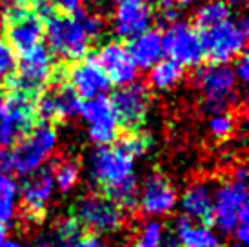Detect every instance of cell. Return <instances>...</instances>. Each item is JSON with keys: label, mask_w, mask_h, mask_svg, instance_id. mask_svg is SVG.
Instances as JSON below:
<instances>
[{"label": "cell", "mask_w": 249, "mask_h": 247, "mask_svg": "<svg viewBox=\"0 0 249 247\" xmlns=\"http://www.w3.org/2000/svg\"><path fill=\"white\" fill-rule=\"evenodd\" d=\"M44 38L48 42L51 55L66 62H78L88 56L91 38L78 15L53 13L44 18Z\"/></svg>", "instance_id": "cell-3"}, {"label": "cell", "mask_w": 249, "mask_h": 247, "mask_svg": "<svg viewBox=\"0 0 249 247\" xmlns=\"http://www.w3.org/2000/svg\"><path fill=\"white\" fill-rule=\"evenodd\" d=\"M29 247H53L51 246V240H49V236H38L33 240V244Z\"/></svg>", "instance_id": "cell-37"}, {"label": "cell", "mask_w": 249, "mask_h": 247, "mask_svg": "<svg viewBox=\"0 0 249 247\" xmlns=\"http://www.w3.org/2000/svg\"><path fill=\"white\" fill-rule=\"evenodd\" d=\"M88 175L122 211L139 206V182L135 160L117 144L97 145L88 157Z\"/></svg>", "instance_id": "cell-1"}, {"label": "cell", "mask_w": 249, "mask_h": 247, "mask_svg": "<svg viewBox=\"0 0 249 247\" xmlns=\"http://www.w3.org/2000/svg\"><path fill=\"white\" fill-rule=\"evenodd\" d=\"M231 18V7L226 0H206L195 13V24L198 31L218 26Z\"/></svg>", "instance_id": "cell-25"}, {"label": "cell", "mask_w": 249, "mask_h": 247, "mask_svg": "<svg viewBox=\"0 0 249 247\" xmlns=\"http://www.w3.org/2000/svg\"><path fill=\"white\" fill-rule=\"evenodd\" d=\"M164 240V229L157 220H147L140 226L129 247H160Z\"/></svg>", "instance_id": "cell-29"}, {"label": "cell", "mask_w": 249, "mask_h": 247, "mask_svg": "<svg viewBox=\"0 0 249 247\" xmlns=\"http://www.w3.org/2000/svg\"><path fill=\"white\" fill-rule=\"evenodd\" d=\"M117 2H122V0H117Z\"/></svg>", "instance_id": "cell-44"}, {"label": "cell", "mask_w": 249, "mask_h": 247, "mask_svg": "<svg viewBox=\"0 0 249 247\" xmlns=\"http://www.w3.org/2000/svg\"><path fill=\"white\" fill-rule=\"evenodd\" d=\"M2 247H22V244L18 240H9V238H7V240L2 244Z\"/></svg>", "instance_id": "cell-40"}, {"label": "cell", "mask_w": 249, "mask_h": 247, "mask_svg": "<svg viewBox=\"0 0 249 247\" xmlns=\"http://www.w3.org/2000/svg\"><path fill=\"white\" fill-rule=\"evenodd\" d=\"M55 82H58V69L55 66V58L49 49H46L44 46H36L18 55L13 75L6 80V86L7 89L20 91L36 98L46 86Z\"/></svg>", "instance_id": "cell-4"}, {"label": "cell", "mask_w": 249, "mask_h": 247, "mask_svg": "<svg viewBox=\"0 0 249 247\" xmlns=\"http://www.w3.org/2000/svg\"><path fill=\"white\" fill-rule=\"evenodd\" d=\"M80 96L68 84H56L35 100L36 118L48 124L80 117Z\"/></svg>", "instance_id": "cell-14"}, {"label": "cell", "mask_w": 249, "mask_h": 247, "mask_svg": "<svg viewBox=\"0 0 249 247\" xmlns=\"http://www.w3.org/2000/svg\"><path fill=\"white\" fill-rule=\"evenodd\" d=\"M208 129L214 140H226L236 131V117L231 111L214 113L213 117L209 118Z\"/></svg>", "instance_id": "cell-28"}, {"label": "cell", "mask_w": 249, "mask_h": 247, "mask_svg": "<svg viewBox=\"0 0 249 247\" xmlns=\"http://www.w3.org/2000/svg\"><path fill=\"white\" fill-rule=\"evenodd\" d=\"M7 240V233H6V227L0 226V247H2V244Z\"/></svg>", "instance_id": "cell-41"}, {"label": "cell", "mask_w": 249, "mask_h": 247, "mask_svg": "<svg viewBox=\"0 0 249 247\" xmlns=\"http://www.w3.org/2000/svg\"><path fill=\"white\" fill-rule=\"evenodd\" d=\"M2 29L4 40L17 55L42 46L44 40V20L29 6L13 4L7 7L2 15Z\"/></svg>", "instance_id": "cell-8"}, {"label": "cell", "mask_w": 249, "mask_h": 247, "mask_svg": "<svg viewBox=\"0 0 249 247\" xmlns=\"http://www.w3.org/2000/svg\"><path fill=\"white\" fill-rule=\"evenodd\" d=\"M33 0H15V4H22V6H29Z\"/></svg>", "instance_id": "cell-42"}, {"label": "cell", "mask_w": 249, "mask_h": 247, "mask_svg": "<svg viewBox=\"0 0 249 247\" xmlns=\"http://www.w3.org/2000/svg\"><path fill=\"white\" fill-rule=\"evenodd\" d=\"M18 185L7 173H0V226L6 227L17 216Z\"/></svg>", "instance_id": "cell-24"}, {"label": "cell", "mask_w": 249, "mask_h": 247, "mask_svg": "<svg viewBox=\"0 0 249 247\" xmlns=\"http://www.w3.org/2000/svg\"><path fill=\"white\" fill-rule=\"evenodd\" d=\"M160 247H182V246L177 242V238H175V236H167V238L164 236V240H162Z\"/></svg>", "instance_id": "cell-38"}, {"label": "cell", "mask_w": 249, "mask_h": 247, "mask_svg": "<svg viewBox=\"0 0 249 247\" xmlns=\"http://www.w3.org/2000/svg\"><path fill=\"white\" fill-rule=\"evenodd\" d=\"M117 145L125 153V155H129L133 160H137V158L144 157L145 153L149 151L151 140H149V137L142 135L140 131H129L124 138L118 140Z\"/></svg>", "instance_id": "cell-30"}, {"label": "cell", "mask_w": 249, "mask_h": 247, "mask_svg": "<svg viewBox=\"0 0 249 247\" xmlns=\"http://www.w3.org/2000/svg\"><path fill=\"white\" fill-rule=\"evenodd\" d=\"M68 86L80 98L91 100L104 95L109 89L111 82L95 56H84L82 60L73 62L68 71Z\"/></svg>", "instance_id": "cell-17"}, {"label": "cell", "mask_w": 249, "mask_h": 247, "mask_svg": "<svg viewBox=\"0 0 249 247\" xmlns=\"http://www.w3.org/2000/svg\"><path fill=\"white\" fill-rule=\"evenodd\" d=\"M248 20L229 18L218 26L198 31L204 49V56L213 64H228L244 53L246 40H248Z\"/></svg>", "instance_id": "cell-6"}, {"label": "cell", "mask_w": 249, "mask_h": 247, "mask_svg": "<svg viewBox=\"0 0 249 247\" xmlns=\"http://www.w3.org/2000/svg\"><path fill=\"white\" fill-rule=\"evenodd\" d=\"M175 238L182 247H218L220 240L208 224L180 216L175 222Z\"/></svg>", "instance_id": "cell-22"}, {"label": "cell", "mask_w": 249, "mask_h": 247, "mask_svg": "<svg viewBox=\"0 0 249 247\" xmlns=\"http://www.w3.org/2000/svg\"><path fill=\"white\" fill-rule=\"evenodd\" d=\"M53 193H55V182L49 169L40 167L36 173L29 175L22 189H18V198L22 202L26 218L31 222H40L48 213Z\"/></svg>", "instance_id": "cell-15"}, {"label": "cell", "mask_w": 249, "mask_h": 247, "mask_svg": "<svg viewBox=\"0 0 249 247\" xmlns=\"http://www.w3.org/2000/svg\"><path fill=\"white\" fill-rule=\"evenodd\" d=\"M80 231L82 227L78 226L73 216H68V218H62L60 222H56L53 233L49 236L51 240V246L53 247H75L76 242L80 240Z\"/></svg>", "instance_id": "cell-26"}, {"label": "cell", "mask_w": 249, "mask_h": 247, "mask_svg": "<svg viewBox=\"0 0 249 247\" xmlns=\"http://www.w3.org/2000/svg\"><path fill=\"white\" fill-rule=\"evenodd\" d=\"M184 78V68L173 60H159L149 71V84L159 91H169Z\"/></svg>", "instance_id": "cell-23"}, {"label": "cell", "mask_w": 249, "mask_h": 247, "mask_svg": "<svg viewBox=\"0 0 249 247\" xmlns=\"http://www.w3.org/2000/svg\"><path fill=\"white\" fill-rule=\"evenodd\" d=\"M75 247H111L107 242H104L100 236L97 234H89V236H84L80 240L76 242Z\"/></svg>", "instance_id": "cell-35"}, {"label": "cell", "mask_w": 249, "mask_h": 247, "mask_svg": "<svg viewBox=\"0 0 249 247\" xmlns=\"http://www.w3.org/2000/svg\"><path fill=\"white\" fill-rule=\"evenodd\" d=\"M109 102L117 113L120 125L129 131H139L147 118L151 96L144 84L131 82L127 86H120L113 93Z\"/></svg>", "instance_id": "cell-12"}, {"label": "cell", "mask_w": 249, "mask_h": 247, "mask_svg": "<svg viewBox=\"0 0 249 247\" xmlns=\"http://www.w3.org/2000/svg\"><path fill=\"white\" fill-rule=\"evenodd\" d=\"M226 2H228V4H244L246 0H226Z\"/></svg>", "instance_id": "cell-43"}, {"label": "cell", "mask_w": 249, "mask_h": 247, "mask_svg": "<svg viewBox=\"0 0 249 247\" xmlns=\"http://www.w3.org/2000/svg\"><path fill=\"white\" fill-rule=\"evenodd\" d=\"M7 169H11V158L6 147L0 145V173H7Z\"/></svg>", "instance_id": "cell-36"}, {"label": "cell", "mask_w": 249, "mask_h": 247, "mask_svg": "<svg viewBox=\"0 0 249 247\" xmlns=\"http://www.w3.org/2000/svg\"><path fill=\"white\" fill-rule=\"evenodd\" d=\"M233 75H235L236 80L240 82H246L249 76V58L248 55H240L238 58H235V69H233Z\"/></svg>", "instance_id": "cell-34"}, {"label": "cell", "mask_w": 249, "mask_h": 247, "mask_svg": "<svg viewBox=\"0 0 249 247\" xmlns=\"http://www.w3.org/2000/svg\"><path fill=\"white\" fill-rule=\"evenodd\" d=\"M73 218L93 234H111L124 226V211L106 194H88L76 202Z\"/></svg>", "instance_id": "cell-10"}, {"label": "cell", "mask_w": 249, "mask_h": 247, "mask_svg": "<svg viewBox=\"0 0 249 247\" xmlns=\"http://www.w3.org/2000/svg\"><path fill=\"white\" fill-rule=\"evenodd\" d=\"M53 175V182H55V189L62 193H70L80 180V165L75 160L66 158L62 162L55 165V169L51 171Z\"/></svg>", "instance_id": "cell-27"}, {"label": "cell", "mask_w": 249, "mask_h": 247, "mask_svg": "<svg viewBox=\"0 0 249 247\" xmlns=\"http://www.w3.org/2000/svg\"><path fill=\"white\" fill-rule=\"evenodd\" d=\"M196 86L202 95L204 109L214 115L238 102L236 78L228 64H211L196 71Z\"/></svg>", "instance_id": "cell-7"}, {"label": "cell", "mask_w": 249, "mask_h": 247, "mask_svg": "<svg viewBox=\"0 0 249 247\" xmlns=\"http://www.w3.org/2000/svg\"><path fill=\"white\" fill-rule=\"evenodd\" d=\"M78 18L82 22V26L86 28L88 35H89L91 38H97L98 35L102 33V20L98 18L97 15L93 13H84V11H78Z\"/></svg>", "instance_id": "cell-32"}, {"label": "cell", "mask_w": 249, "mask_h": 247, "mask_svg": "<svg viewBox=\"0 0 249 247\" xmlns=\"http://www.w3.org/2000/svg\"><path fill=\"white\" fill-rule=\"evenodd\" d=\"M80 117L88 125V135L91 142H95L97 145H109L117 140L120 122L109 98L102 95L86 100L80 107Z\"/></svg>", "instance_id": "cell-13"}, {"label": "cell", "mask_w": 249, "mask_h": 247, "mask_svg": "<svg viewBox=\"0 0 249 247\" xmlns=\"http://www.w3.org/2000/svg\"><path fill=\"white\" fill-rule=\"evenodd\" d=\"M173 6L177 7H184V6H189V4H193L195 0H169Z\"/></svg>", "instance_id": "cell-39"}, {"label": "cell", "mask_w": 249, "mask_h": 247, "mask_svg": "<svg viewBox=\"0 0 249 247\" xmlns=\"http://www.w3.org/2000/svg\"><path fill=\"white\" fill-rule=\"evenodd\" d=\"M35 100L33 96L20 91H7L0 96V145L15 144L18 138L28 133L36 120Z\"/></svg>", "instance_id": "cell-9"}, {"label": "cell", "mask_w": 249, "mask_h": 247, "mask_svg": "<svg viewBox=\"0 0 249 247\" xmlns=\"http://www.w3.org/2000/svg\"><path fill=\"white\" fill-rule=\"evenodd\" d=\"M53 9H58V13L75 15L82 11V0H48Z\"/></svg>", "instance_id": "cell-33"}, {"label": "cell", "mask_w": 249, "mask_h": 247, "mask_svg": "<svg viewBox=\"0 0 249 247\" xmlns=\"http://www.w3.org/2000/svg\"><path fill=\"white\" fill-rule=\"evenodd\" d=\"M180 209L184 216L195 222L206 224L211 220L213 211V191L208 184H193L180 198Z\"/></svg>", "instance_id": "cell-21"}, {"label": "cell", "mask_w": 249, "mask_h": 247, "mask_svg": "<svg viewBox=\"0 0 249 247\" xmlns=\"http://www.w3.org/2000/svg\"><path fill=\"white\" fill-rule=\"evenodd\" d=\"M98 66L104 69L109 82L120 86L135 82V78L139 75V68L135 66V62L129 56V51L122 42L111 40L106 42L98 48V53L95 56Z\"/></svg>", "instance_id": "cell-18"}, {"label": "cell", "mask_w": 249, "mask_h": 247, "mask_svg": "<svg viewBox=\"0 0 249 247\" xmlns=\"http://www.w3.org/2000/svg\"><path fill=\"white\" fill-rule=\"evenodd\" d=\"M248 171L240 165L226 182L213 191L211 222L224 234H233L242 224H248Z\"/></svg>", "instance_id": "cell-2"}, {"label": "cell", "mask_w": 249, "mask_h": 247, "mask_svg": "<svg viewBox=\"0 0 249 247\" xmlns=\"http://www.w3.org/2000/svg\"><path fill=\"white\" fill-rule=\"evenodd\" d=\"M153 20L151 7L144 0H122L113 13V29L120 38L131 40L149 29Z\"/></svg>", "instance_id": "cell-19"}, {"label": "cell", "mask_w": 249, "mask_h": 247, "mask_svg": "<svg viewBox=\"0 0 249 247\" xmlns=\"http://www.w3.org/2000/svg\"><path fill=\"white\" fill-rule=\"evenodd\" d=\"M15 64H17V56H15L13 49L7 46V42L0 36V82H6L9 76L13 75Z\"/></svg>", "instance_id": "cell-31"}, {"label": "cell", "mask_w": 249, "mask_h": 247, "mask_svg": "<svg viewBox=\"0 0 249 247\" xmlns=\"http://www.w3.org/2000/svg\"><path fill=\"white\" fill-rule=\"evenodd\" d=\"M177 191L173 184L162 175L151 173L139 189V206L147 216H166L177 207Z\"/></svg>", "instance_id": "cell-16"}, {"label": "cell", "mask_w": 249, "mask_h": 247, "mask_svg": "<svg viewBox=\"0 0 249 247\" xmlns=\"http://www.w3.org/2000/svg\"><path fill=\"white\" fill-rule=\"evenodd\" d=\"M129 51L131 60L137 68L151 69L164 56V46H162V35L159 31L147 29L144 33L137 35L125 46Z\"/></svg>", "instance_id": "cell-20"}, {"label": "cell", "mask_w": 249, "mask_h": 247, "mask_svg": "<svg viewBox=\"0 0 249 247\" xmlns=\"http://www.w3.org/2000/svg\"><path fill=\"white\" fill-rule=\"evenodd\" d=\"M58 144L55 127L48 122L33 125L22 138L17 140L13 153H9L11 167L22 176H29L44 167Z\"/></svg>", "instance_id": "cell-5"}, {"label": "cell", "mask_w": 249, "mask_h": 247, "mask_svg": "<svg viewBox=\"0 0 249 247\" xmlns=\"http://www.w3.org/2000/svg\"><path fill=\"white\" fill-rule=\"evenodd\" d=\"M162 46L169 60L177 62L182 68H196L206 58L200 35L186 22L177 20L167 26L166 33L162 35Z\"/></svg>", "instance_id": "cell-11"}]
</instances>
